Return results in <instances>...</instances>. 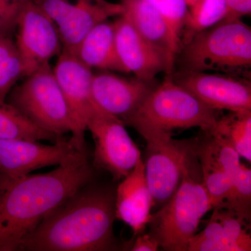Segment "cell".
<instances>
[{
    "instance_id": "cell-1",
    "label": "cell",
    "mask_w": 251,
    "mask_h": 251,
    "mask_svg": "<svg viewBox=\"0 0 251 251\" xmlns=\"http://www.w3.org/2000/svg\"><path fill=\"white\" fill-rule=\"evenodd\" d=\"M92 176L86 150L49 173L10 176L0 172V251L19 250L44 218Z\"/></svg>"
},
{
    "instance_id": "cell-2",
    "label": "cell",
    "mask_w": 251,
    "mask_h": 251,
    "mask_svg": "<svg viewBox=\"0 0 251 251\" xmlns=\"http://www.w3.org/2000/svg\"><path fill=\"white\" fill-rule=\"evenodd\" d=\"M87 185L48 214L18 251L114 250L115 193Z\"/></svg>"
},
{
    "instance_id": "cell-3",
    "label": "cell",
    "mask_w": 251,
    "mask_h": 251,
    "mask_svg": "<svg viewBox=\"0 0 251 251\" xmlns=\"http://www.w3.org/2000/svg\"><path fill=\"white\" fill-rule=\"evenodd\" d=\"M216 110L206 106L171 76L153 87L134 113L125 124L138 133L198 127L209 132L217 120Z\"/></svg>"
},
{
    "instance_id": "cell-4",
    "label": "cell",
    "mask_w": 251,
    "mask_h": 251,
    "mask_svg": "<svg viewBox=\"0 0 251 251\" xmlns=\"http://www.w3.org/2000/svg\"><path fill=\"white\" fill-rule=\"evenodd\" d=\"M182 59L186 72L244 76L251 67V27L242 20L222 21L185 44Z\"/></svg>"
},
{
    "instance_id": "cell-5",
    "label": "cell",
    "mask_w": 251,
    "mask_h": 251,
    "mask_svg": "<svg viewBox=\"0 0 251 251\" xmlns=\"http://www.w3.org/2000/svg\"><path fill=\"white\" fill-rule=\"evenodd\" d=\"M191 158L184 167L177 189L151 215L148 224L150 234L164 251H187L190 240L197 233L203 216L213 209L202 183L193 176Z\"/></svg>"
},
{
    "instance_id": "cell-6",
    "label": "cell",
    "mask_w": 251,
    "mask_h": 251,
    "mask_svg": "<svg viewBox=\"0 0 251 251\" xmlns=\"http://www.w3.org/2000/svg\"><path fill=\"white\" fill-rule=\"evenodd\" d=\"M25 78L10 92L6 101L42 129L59 138L70 132L74 138L75 123L49 63Z\"/></svg>"
},
{
    "instance_id": "cell-7",
    "label": "cell",
    "mask_w": 251,
    "mask_h": 251,
    "mask_svg": "<svg viewBox=\"0 0 251 251\" xmlns=\"http://www.w3.org/2000/svg\"><path fill=\"white\" fill-rule=\"evenodd\" d=\"M139 133L146 141L143 163L153 206L161 207L177 189L184 167L195 153L196 140H175L166 132Z\"/></svg>"
},
{
    "instance_id": "cell-8",
    "label": "cell",
    "mask_w": 251,
    "mask_h": 251,
    "mask_svg": "<svg viewBox=\"0 0 251 251\" xmlns=\"http://www.w3.org/2000/svg\"><path fill=\"white\" fill-rule=\"evenodd\" d=\"M58 29L62 50L75 54L85 36L95 26L123 14L122 3L107 0H31Z\"/></svg>"
},
{
    "instance_id": "cell-9",
    "label": "cell",
    "mask_w": 251,
    "mask_h": 251,
    "mask_svg": "<svg viewBox=\"0 0 251 251\" xmlns=\"http://www.w3.org/2000/svg\"><path fill=\"white\" fill-rule=\"evenodd\" d=\"M54 75L72 113L76 134L71 141L77 150H85V132L95 115L104 112L94 101L92 82L94 74L75 54L62 50L54 66Z\"/></svg>"
},
{
    "instance_id": "cell-10",
    "label": "cell",
    "mask_w": 251,
    "mask_h": 251,
    "mask_svg": "<svg viewBox=\"0 0 251 251\" xmlns=\"http://www.w3.org/2000/svg\"><path fill=\"white\" fill-rule=\"evenodd\" d=\"M120 119L105 112L89 122L94 141V164L108 171L114 179H123L141 159V153Z\"/></svg>"
},
{
    "instance_id": "cell-11",
    "label": "cell",
    "mask_w": 251,
    "mask_h": 251,
    "mask_svg": "<svg viewBox=\"0 0 251 251\" xmlns=\"http://www.w3.org/2000/svg\"><path fill=\"white\" fill-rule=\"evenodd\" d=\"M16 41L27 75L59 55L62 44L58 29L33 1L23 4L16 26Z\"/></svg>"
},
{
    "instance_id": "cell-12",
    "label": "cell",
    "mask_w": 251,
    "mask_h": 251,
    "mask_svg": "<svg viewBox=\"0 0 251 251\" xmlns=\"http://www.w3.org/2000/svg\"><path fill=\"white\" fill-rule=\"evenodd\" d=\"M214 110L251 111L250 80L229 74L186 72L177 81Z\"/></svg>"
},
{
    "instance_id": "cell-13",
    "label": "cell",
    "mask_w": 251,
    "mask_h": 251,
    "mask_svg": "<svg viewBox=\"0 0 251 251\" xmlns=\"http://www.w3.org/2000/svg\"><path fill=\"white\" fill-rule=\"evenodd\" d=\"M78 151L71 140L62 138L52 145L35 140H0V172L10 176L30 174L45 167L58 166Z\"/></svg>"
},
{
    "instance_id": "cell-14",
    "label": "cell",
    "mask_w": 251,
    "mask_h": 251,
    "mask_svg": "<svg viewBox=\"0 0 251 251\" xmlns=\"http://www.w3.org/2000/svg\"><path fill=\"white\" fill-rule=\"evenodd\" d=\"M206 134L207 138L204 141L196 140L195 153L201 162L203 186L214 209L228 193L241 164L240 156L224 140L210 133Z\"/></svg>"
},
{
    "instance_id": "cell-15",
    "label": "cell",
    "mask_w": 251,
    "mask_h": 251,
    "mask_svg": "<svg viewBox=\"0 0 251 251\" xmlns=\"http://www.w3.org/2000/svg\"><path fill=\"white\" fill-rule=\"evenodd\" d=\"M114 24L117 54L125 73L151 82L159 73L166 72V57L142 37L126 14L123 12Z\"/></svg>"
},
{
    "instance_id": "cell-16",
    "label": "cell",
    "mask_w": 251,
    "mask_h": 251,
    "mask_svg": "<svg viewBox=\"0 0 251 251\" xmlns=\"http://www.w3.org/2000/svg\"><path fill=\"white\" fill-rule=\"evenodd\" d=\"M153 87L150 82L119 76L109 72L94 74L92 95L99 108L125 123Z\"/></svg>"
},
{
    "instance_id": "cell-17",
    "label": "cell",
    "mask_w": 251,
    "mask_h": 251,
    "mask_svg": "<svg viewBox=\"0 0 251 251\" xmlns=\"http://www.w3.org/2000/svg\"><path fill=\"white\" fill-rule=\"evenodd\" d=\"M205 228L190 240L187 251H250L248 223L232 211L214 208Z\"/></svg>"
},
{
    "instance_id": "cell-18",
    "label": "cell",
    "mask_w": 251,
    "mask_h": 251,
    "mask_svg": "<svg viewBox=\"0 0 251 251\" xmlns=\"http://www.w3.org/2000/svg\"><path fill=\"white\" fill-rule=\"evenodd\" d=\"M152 198L145 175L143 160L117 186L115 192V216L133 229L134 235L142 234L151 219Z\"/></svg>"
},
{
    "instance_id": "cell-19",
    "label": "cell",
    "mask_w": 251,
    "mask_h": 251,
    "mask_svg": "<svg viewBox=\"0 0 251 251\" xmlns=\"http://www.w3.org/2000/svg\"><path fill=\"white\" fill-rule=\"evenodd\" d=\"M121 3L124 13L142 37L166 57V74H171L174 62L171 58L169 33L161 15L145 0H122Z\"/></svg>"
},
{
    "instance_id": "cell-20",
    "label": "cell",
    "mask_w": 251,
    "mask_h": 251,
    "mask_svg": "<svg viewBox=\"0 0 251 251\" xmlns=\"http://www.w3.org/2000/svg\"><path fill=\"white\" fill-rule=\"evenodd\" d=\"M75 55L90 69L125 73L115 48L114 23L106 21L95 26L80 43Z\"/></svg>"
},
{
    "instance_id": "cell-21",
    "label": "cell",
    "mask_w": 251,
    "mask_h": 251,
    "mask_svg": "<svg viewBox=\"0 0 251 251\" xmlns=\"http://www.w3.org/2000/svg\"><path fill=\"white\" fill-rule=\"evenodd\" d=\"M206 133L224 140L251 163V111L229 112L217 119L214 128Z\"/></svg>"
},
{
    "instance_id": "cell-22",
    "label": "cell",
    "mask_w": 251,
    "mask_h": 251,
    "mask_svg": "<svg viewBox=\"0 0 251 251\" xmlns=\"http://www.w3.org/2000/svg\"><path fill=\"white\" fill-rule=\"evenodd\" d=\"M59 138L33 123L14 105L0 100V140L56 142Z\"/></svg>"
},
{
    "instance_id": "cell-23",
    "label": "cell",
    "mask_w": 251,
    "mask_h": 251,
    "mask_svg": "<svg viewBox=\"0 0 251 251\" xmlns=\"http://www.w3.org/2000/svg\"><path fill=\"white\" fill-rule=\"evenodd\" d=\"M226 13V0H198L188 9L181 43L185 45L198 33L221 22Z\"/></svg>"
},
{
    "instance_id": "cell-24",
    "label": "cell",
    "mask_w": 251,
    "mask_h": 251,
    "mask_svg": "<svg viewBox=\"0 0 251 251\" xmlns=\"http://www.w3.org/2000/svg\"><path fill=\"white\" fill-rule=\"evenodd\" d=\"M27 76L16 43L0 36V100L5 101L18 81Z\"/></svg>"
},
{
    "instance_id": "cell-25",
    "label": "cell",
    "mask_w": 251,
    "mask_h": 251,
    "mask_svg": "<svg viewBox=\"0 0 251 251\" xmlns=\"http://www.w3.org/2000/svg\"><path fill=\"white\" fill-rule=\"evenodd\" d=\"M156 10L169 33L171 58L174 62L181 44V36L188 12L185 0H145Z\"/></svg>"
},
{
    "instance_id": "cell-26",
    "label": "cell",
    "mask_w": 251,
    "mask_h": 251,
    "mask_svg": "<svg viewBox=\"0 0 251 251\" xmlns=\"http://www.w3.org/2000/svg\"><path fill=\"white\" fill-rule=\"evenodd\" d=\"M216 208L232 211L249 223L251 215V171L241 163L232 180V186L223 202Z\"/></svg>"
},
{
    "instance_id": "cell-27",
    "label": "cell",
    "mask_w": 251,
    "mask_h": 251,
    "mask_svg": "<svg viewBox=\"0 0 251 251\" xmlns=\"http://www.w3.org/2000/svg\"><path fill=\"white\" fill-rule=\"evenodd\" d=\"M24 3L21 0H0V36L9 37L16 31Z\"/></svg>"
},
{
    "instance_id": "cell-28",
    "label": "cell",
    "mask_w": 251,
    "mask_h": 251,
    "mask_svg": "<svg viewBox=\"0 0 251 251\" xmlns=\"http://www.w3.org/2000/svg\"><path fill=\"white\" fill-rule=\"evenodd\" d=\"M227 13L223 21L241 20L251 13V0H226Z\"/></svg>"
},
{
    "instance_id": "cell-29",
    "label": "cell",
    "mask_w": 251,
    "mask_h": 251,
    "mask_svg": "<svg viewBox=\"0 0 251 251\" xmlns=\"http://www.w3.org/2000/svg\"><path fill=\"white\" fill-rule=\"evenodd\" d=\"M138 236L131 247L132 251H156L159 249V244L150 233Z\"/></svg>"
},
{
    "instance_id": "cell-30",
    "label": "cell",
    "mask_w": 251,
    "mask_h": 251,
    "mask_svg": "<svg viewBox=\"0 0 251 251\" xmlns=\"http://www.w3.org/2000/svg\"><path fill=\"white\" fill-rule=\"evenodd\" d=\"M198 0H185V1H186V4H187L188 9H189L191 6H192L193 4H195V3Z\"/></svg>"
},
{
    "instance_id": "cell-31",
    "label": "cell",
    "mask_w": 251,
    "mask_h": 251,
    "mask_svg": "<svg viewBox=\"0 0 251 251\" xmlns=\"http://www.w3.org/2000/svg\"><path fill=\"white\" fill-rule=\"evenodd\" d=\"M23 2H26V1H31V0H21Z\"/></svg>"
}]
</instances>
